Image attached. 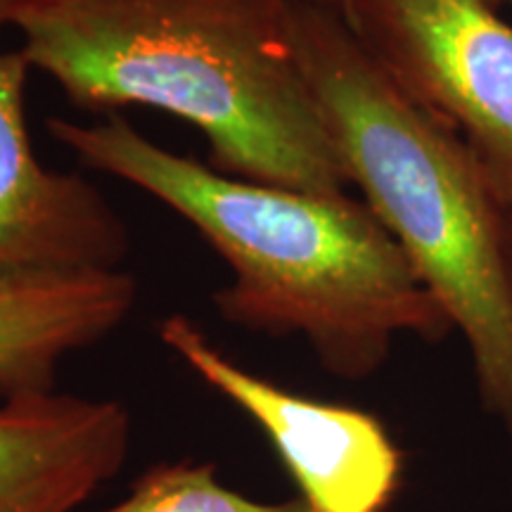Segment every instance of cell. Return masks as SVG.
<instances>
[{"instance_id":"obj_1","label":"cell","mask_w":512,"mask_h":512,"mask_svg":"<svg viewBox=\"0 0 512 512\" xmlns=\"http://www.w3.org/2000/svg\"><path fill=\"white\" fill-rule=\"evenodd\" d=\"M48 131L88 169L136 185L200 230L233 273L214 294L228 323L302 335L339 380L375 375L399 335L439 342L453 330L366 202L219 174L117 114L100 124L50 119Z\"/></svg>"},{"instance_id":"obj_2","label":"cell","mask_w":512,"mask_h":512,"mask_svg":"<svg viewBox=\"0 0 512 512\" xmlns=\"http://www.w3.org/2000/svg\"><path fill=\"white\" fill-rule=\"evenodd\" d=\"M292 0H17L19 53L81 110L152 107L207 136L221 174L347 195L294 55Z\"/></svg>"},{"instance_id":"obj_3","label":"cell","mask_w":512,"mask_h":512,"mask_svg":"<svg viewBox=\"0 0 512 512\" xmlns=\"http://www.w3.org/2000/svg\"><path fill=\"white\" fill-rule=\"evenodd\" d=\"M290 34L351 185L463 335L482 406L512 432L503 204L467 147L377 67L337 8L292 0Z\"/></svg>"},{"instance_id":"obj_4","label":"cell","mask_w":512,"mask_h":512,"mask_svg":"<svg viewBox=\"0 0 512 512\" xmlns=\"http://www.w3.org/2000/svg\"><path fill=\"white\" fill-rule=\"evenodd\" d=\"M347 29L456 136L512 211V27L489 0H337Z\"/></svg>"},{"instance_id":"obj_5","label":"cell","mask_w":512,"mask_h":512,"mask_svg":"<svg viewBox=\"0 0 512 512\" xmlns=\"http://www.w3.org/2000/svg\"><path fill=\"white\" fill-rule=\"evenodd\" d=\"M159 337L264 430L306 512H387L396 501L403 451L375 415L306 399L249 373L185 316L166 318Z\"/></svg>"},{"instance_id":"obj_6","label":"cell","mask_w":512,"mask_h":512,"mask_svg":"<svg viewBox=\"0 0 512 512\" xmlns=\"http://www.w3.org/2000/svg\"><path fill=\"white\" fill-rule=\"evenodd\" d=\"M17 0H0V29ZM29 62L0 50V278L38 271L117 268L124 223L105 197L74 174L38 162L24 119Z\"/></svg>"},{"instance_id":"obj_7","label":"cell","mask_w":512,"mask_h":512,"mask_svg":"<svg viewBox=\"0 0 512 512\" xmlns=\"http://www.w3.org/2000/svg\"><path fill=\"white\" fill-rule=\"evenodd\" d=\"M119 401L36 392L0 403V512H76L128 458Z\"/></svg>"},{"instance_id":"obj_8","label":"cell","mask_w":512,"mask_h":512,"mask_svg":"<svg viewBox=\"0 0 512 512\" xmlns=\"http://www.w3.org/2000/svg\"><path fill=\"white\" fill-rule=\"evenodd\" d=\"M133 302L136 283L119 268L0 278V396L53 392L62 358L117 330Z\"/></svg>"},{"instance_id":"obj_9","label":"cell","mask_w":512,"mask_h":512,"mask_svg":"<svg viewBox=\"0 0 512 512\" xmlns=\"http://www.w3.org/2000/svg\"><path fill=\"white\" fill-rule=\"evenodd\" d=\"M100 512H306L299 498L259 503L216 482L211 465H157L133 484L131 496Z\"/></svg>"},{"instance_id":"obj_10","label":"cell","mask_w":512,"mask_h":512,"mask_svg":"<svg viewBox=\"0 0 512 512\" xmlns=\"http://www.w3.org/2000/svg\"><path fill=\"white\" fill-rule=\"evenodd\" d=\"M505 256H508V271L512 283V211L505 214Z\"/></svg>"},{"instance_id":"obj_11","label":"cell","mask_w":512,"mask_h":512,"mask_svg":"<svg viewBox=\"0 0 512 512\" xmlns=\"http://www.w3.org/2000/svg\"><path fill=\"white\" fill-rule=\"evenodd\" d=\"M309 3H320V5H332V8H337V0H309Z\"/></svg>"},{"instance_id":"obj_12","label":"cell","mask_w":512,"mask_h":512,"mask_svg":"<svg viewBox=\"0 0 512 512\" xmlns=\"http://www.w3.org/2000/svg\"><path fill=\"white\" fill-rule=\"evenodd\" d=\"M508 3H512V0H508Z\"/></svg>"}]
</instances>
